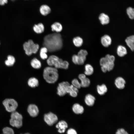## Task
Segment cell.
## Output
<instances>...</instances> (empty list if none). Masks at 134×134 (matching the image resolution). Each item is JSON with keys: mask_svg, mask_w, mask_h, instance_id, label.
Instances as JSON below:
<instances>
[{"mask_svg": "<svg viewBox=\"0 0 134 134\" xmlns=\"http://www.w3.org/2000/svg\"><path fill=\"white\" fill-rule=\"evenodd\" d=\"M63 44L61 35L58 33L48 34L44 38L43 45L51 52L60 50L62 48Z\"/></svg>", "mask_w": 134, "mask_h": 134, "instance_id": "obj_1", "label": "cell"}, {"mask_svg": "<svg viewBox=\"0 0 134 134\" xmlns=\"http://www.w3.org/2000/svg\"><path fill=\"white\" fill-rule=\"evenodd\" d=\"M43 76L44 80L48 83H54L58 80L59 74L57 69L52 67H48L44 69Z\"/></svg>", "mask_w": 134, "mask_h": 134, "instance_id": "obj_2", "label": "cell"}, {"mask_svg": "<svg viewBox=\"0 0 134 134\" xmlns=\"http://www.w3.org/2000/svg\"><path fill=\"white\" fill-rule=\"evenodd\" d=\"M47 62L50 66H54L57 69H67L68 68L69 65L67 61H63L57 56L54 55L50 56L47 59Z\"/></svg>", "mask_w": 134, "mask_h": 134, "instance_id": "obj_3", "label": "cell"}, {"mask_svg": "<svg viewBox=\"0 0 134 134\" xmlns=\"http://www.w3.org/2000/svg\"><path fill=\"white\" fill-rule=\"evenodd\" d=\"M23 47L25 53L28 56L32 54H35L38 51L39 46L37 44L34 43L31 39L25 42L23 45Z\"/></svg>", "mask_w": 134, "mask_h": 134, "instance_id": "obj_4", "label": "cell"}, {"mask_svg": "<svg viewBox=\"0 0 134 134\" xmlns=\"http://www.w3.org/2000/svg\"><path fill=\"white\" fill-rule=\"evenodd\" d=\"M22 115L17 111H15L12 112L9 123L12 126L17 128L21 127L23 124Z\"/></svg>", "mask_w": 134, "mask_h": 134, "instance_id": "obj_5", "label": "cell"}, {"mask_svg": "<svg viewBox=\"0 0 134 134\" xmlns=\"http://www.w3.org/2000/svg\"><path fill=\"white\" fill-rule=\"evenodd\" d=\"M3 104L6 110L9 112H12L15 111L18 106L17 101L11 99H5L3 102Z\"/></svg>", "mask_w": 134, "mask_h": 134, "instance_id": "obj_6", "label": "cell"}, {"mask_svg": "<svg viewBox=\"0 0 134 134\" xmlns=\"http://www.w3.org/2000/svg\"><path fill=\"white\" fill-rule=\"evenodd\" d=\"M44 119L45 122L50 126H52L56 123L58 120L57 116L51 112L44 115Z\"/></svg>", "mask_w": 134, "mask_h": 134, "instance_id": "obj_7", "label": "cell"}, {"mask_svg": "<svg viewBox=\"0 0 134 134\" xmlns=\"http://www.w3.org/2000/svg\"><path fill=\"white\" fill-rule=\"evenodd\" d=\"M69 83L67 81L59 83L57 88V94L60 96H63L67 94V91Z\"/></svg>", "mask_w": 134, "mask_h": 134, "instance_id": "obj_8", "label": "cell"}, {"mask_svg": "<svg viewBox=\"0 0 134 134\" xmlns=\"http://www.w3.org/2000/svg\"><path fill=\"white\" fill-rule=\"evenodd\" d=\"M88 54V53L86 50L84 49L80 50L77 55V65H83L86 59V56Z\"/></svg>", "mask_w": 134, "mask_h": 134, "instance_id": "obj_9", "label": "cell"}, {"mask_svg": "<svg viewBox=\"0 0 134 134\" xmlns=\"http://www.w3.org/2000/svg\"><path fill=\"white\" fill-rule=\"evenodd\" d=\"M27 111L30 115L32 117L37 116L39 113V110L37 106L34 104H31L28 106Z\"/></svg>", "mask_w": 134, "mask_h": 134, "instance_id": "obj_10", "label": "cell"}, {"mask_svg": "<svg viewBox=\"0 0 134 134\" xmlns=\"http://www.w3.org/2000/svg\"><path fill=\"white\" fill-rule=\"evenodd\" d=\"M78 78L81 81V87L86 88L89 86L90 84V79L86 77L85 74H81L78 75Z\"/></svg>", "mask_w": 134, "mask_h": 134, "instance_id": "obj_11", "label": "cell"}, {"mask_svg": "<svg viewBox=\"0 0 134 134\" xmlns=\"http://www.w3.org/2000/svg\"><path fill=\"white\" fill-rule=\"evenodd\" d=\"M68 127L67 122L63 120L59 121L56 126V127L58 129V132L61 133H64Z\"/></svg>", "mask_w": 134, "mask_h": 134, "instance_id": "obj_12", "label": "cell"}, {"mask_svg": "<svg viewBox=\"0 0 134 134\" xmlns=\"http://www.w3.org/2000/svg\"><path fill=\"white\" fill-rule=\"evenodd\" d=\"M39 11L42 15L46 16L50 13L51 9L50 7L48 5L43 4L40 6L39 8Z\"/></svg>", "mask_w": 134, "mask_h": 134, "instance_id": "obj_13", "label": "cell"}, {"mask_svg": "<svg viewBox=\"0 0 134 134\" xmlns=\"http://www.w3.org/2000/svg\"><path fill=\"white\" fill-rule=\"evenodd\" d=\"M126 83L125 79L121 77H117L115 81V84L116 86L120 89H123L125 88Z\"/></svg>", "mask_w": 134, "mask_h": 134, "instance_id": "obj_14", "label": "cell"}, {"mask_svg": "<svg viewBox=\"0 0 134 134\" xmlns=\"http://www.w3.org/2000/svg\"><path fill=\"white\" fill-rule=\"evenodd\" d=\"M101 42L102 45L105 47H108L111 44L112 39L108 35H105L101 38Z\"/></svg>", "mask_w": 134, "mask_h": 134, "instance_id": "obj_15", "label": "cell"}, {"mask_svg": "<svg viewBox=\"0 0 134 134\" xmlns=\"http://www.w3.org/2000/svg\"><path fill=\"white\" fill-rule=\"evenodd\" d=\"M78 89L72 84L70 85L67 88V93L69 94L72 97H75L77 95L78 92Z\"/></svg>", "mask_w": 134, "mask_h": 134, "instance_id": "obj_16", "label": "cell"}, {"mask_svg": "<svg viewBox=\"0 0 134 134\" xmlns=\"http://www.w3.org/2000/svg\"><path fill=\"white\" fill-rule=\"evenodd\" d=\"M95 100V97L93 96L91 94H88L85 97V101L87 105L91 106L94 104Z\"/></svg>", "mask_w": 134, "mask_h": 134, "instance_id": "obj_17", "label": "cell"}, {"mask_svg": "<svg viewBox=\"0 0 134 134\" xmlns=\"http://www.w3.org/2000/svg\"><path fill=\"white\" fill-rule=\"evenodd\" d=\"M99 19L102 25L107 24L109 22L110 19L109 16L104 13H102L100 15Z\"/></svg>", "mask_w": 134, "mask_h": 134, "instance_id": "obj_18", "label": "cell"}, {"mask_svg": "<svg viewBox=\"0 0 134 134\" xmlns=\"http://www.w3.org/2000/svg\"><path fill=\"white\" fill-rule=\"evenodd\" d=\"M72 109L74 113L78 114H82L84 111L83 107L78 103H75L73 105Z\"/></svg>", "mask_w": 134, "mask_h": 134, "instance_id": "obj_19", "label": "cell"}, {"mask_svg": "<svg viewBox=\"0 0 134 134\" xmlns=\"http://www.w3.org/2000/svg\"><path fill=\"white\" fill-rule=\"evenodd\" d=\"M125 41L127 46L132 51L134 50V36L132 35L127 37Z\"/></svg>", "mask_w": 134, "mask_h": 134, "instance_id": "obj_20", "label": "cell"}, {"mask_svg": "<svg viewBox=\"0 0 134 134\" xmlns=\"http://www.w3.org/2000/svg\"><path fill=\"white\" fill-rule=\"evenodd\" d=\"M51 28L52 31L56 32L57 33L61 32L63 29L62 25L58 22H56L53 23L51 26Z\"/></svg>", "mask_w": 134, "mask_h": 134, "instance_id": "obj_21", "label": "cell"}, {"mask_svg": "<svg viewBox=\"0 0 134 134\" xmlns=\"http://www.w3.org/2000/svg\"><path fill=\"white\" fill-rule=\"evenodd\" d=\"M34 31L37 34H41L43 33L44 30V27L43 24L39 23L35 25L33 27Z\"/></svg>", "mask_w": 134, "mask_h": 134, "instance_id": "obj_22", "label": "cell"}, {"mask_svg": "<svg viewBox=\"0 0 134 134\" xmlns=\"http://www.w3.org/2000/svg\"><path fill=\"white\" fill-rule=\"evenodd\" d=\"M117 53L119 57H123L127 54V49L124 46L119 45L117 48Z\"/></svg>", "mask_w": 134, "mask_h": 134, "instance_id": "obj_23", "label": "cell"}, {"mask_svg": "<svg viewBox=\"0 0 134 134\" xmlns=\"http://www.w3.org/2000/svg\"><path fill=\"white\" fill-rule=\"evenodd\" d=\"M98 93L100 95H104L107 91V89L106 85L103 84L101 85H98L97 86Z\"/></svg>", "mask_w": 134, "mask_h": 134, "instance_id": "obj_24", "label": "cell"}, {"mask_svg": "<svg viewBox=\"0 0 134 134\" xmlns=\"http://www.w3.org/2000/svg\"><path fill=\"white\" fill-rule=\"evenodd\" d=\"M28 83L29 86L32 88H35L39 85V81L38 79L35 77L30 78L28 80Z\"/></svg>", "mask_w": 134, "mask_h": 134, "instance_id": "obj_25", "label": "cell"}, {"mask_svg": "<svg viewBox=\"0 0 134 134\" xmlns=\"http://www.w3.org/2000/svg\"><path fill=\"white\" fill-rule=\"evenodd\" d=\"M31 64L33 67L36 69H39L41 67L40 62L36 58H34L31 60Z\"/></svg>", "mask_w": 134, "mask_h": 134, "instance_id": "obj_26", "label": "cell"}, {"mask_svg": "<svg viewBox=\"0 0 134 134\" xmlns=\"http://www.w3.org/2000/svg\"><path fill=\"white\" fill-rule=\"evenodd\" d=\"M85 70L84 74L87 75H90L93 73L94 68L90 64H86L85 67Z\"/></svg>", "mask_w": 134, "mask_h": 134, "instance_id": "obj_27", "label": "cell"}, {"mask_svg": "<svg viewBox=\"0 0 134 134\" xmlns=\"http://www.w3.org/2000/svg\"><path fill=\"white\" fill-rule=\"evenodd\" d=\"M15 60L14 57L11 55H9L7 57V59L5 62V65L8 66H11L15 63Z\"/></svg>", "mask_w": 134, "mask_h": 134, "instance_id": "obj_28", "label": "cell"}, {"mask_svg": "<svg viewBox=\"0 0 134 134\" xmlns=\"http://www.w3.org/2000/svg\"><path fill=\"white\" fill-rule=\"evenodd\" d=\"M73 42L74 45L76 46L79 47L81 46L82 45L83 40L81 37L78 36L73 38Z\"/></svg>", "mask_w": 134, "mask_h": 134, "instance_id": "obj_29", "label": "cell"}, {"mask_svg": "<svg viewBox=\"0 0 134 134\" xmlns=\"http://www.w3.org/2000/svg\"><path fill=\"white\" fill-rule=\"evenodd\" d=\"M48 51L47 48L45 46L41 48L40 51V56L42 59L45 60L47 58L48 56L46 53Z\"/></svg>", "mask_w": 134, "mask_h": 134, "instance_id": "obj_30", "label": "cell"}, {"mask_svg": "<svg viewBox=\"0 0 134 134\" xmlns=\"http://www.w3.org/2000/svg\"><path fill=\"white\" fill-rule=\"evenodd\" d=\"M127 14L129 18L131 19H133L134 18V9L131 7H129L126 10Z\"/></svg>", "mask_w": 134, "mask_h": 134, "instance_id": "obj_31", "label": "cell"}, {"mask_svg": "<svg viewBox=\"0 0 134 134\" xmlns=\"http://www.w3.org/2000/svg\"><path fill=\"white\" fill-rule=\"evenodd\" d=\"M3 134H14V132L13 129L9 127H5L2 129Z\"/></svg>", "mask_w": 134, "mask_h": 134, "instance_id": "obj_32", "label": "cell"}, {"mask_svg": "<svg viewBox=\"0 0 134 134\" xmlns=\"http://www.w3.org/2000/svg\"><path fill=\"white\" fill-rule=\"evenodd\" d=\"M71 83L74 86L78 89H80L81 87L80 83L76 79H73Z\"/></svg>", "mask_w": 134, "mask_h": 134, "instance_id": "obj_33", "label": "cell"}, {"mask_svg": "<svg viewBox=\"0 0 134 134\" xmlns=\"http://www.w3.org/2000/svg\"><path fill=\"white\" fill-rule=\"evenodd\" d=\"M105 57L107 59L108 62H114L115 58L114 56L108 54L105 56Z\"/></svg>", "mask_w": 134, "mask_h": 134, "instance_id": "obj_34", "label": "cell"}, {"mask_svg": "<svg viewBox=\"0 0 134 134\" xmlns=\"http://www.w3.org/2000/svg\"><path fill=\"white\" fill-rule=\"evenodd\" d=\"M106 65L107 71H110L113 69L114 66V64L113 62H108Z\"/></svg>", "mask_w": 134, "mask_h": 134, "instance_id": "obj_35", "label": "cell"}, {"mask_svg": "<svg viewBox=\"0 0 134 134\" xmlns=\"http://www.w3.org/2000/svg\"><path fill=\"white\" fill-rule=\"evenodd\" d=\"M107 62V60L105 57L102 58L100 59V64L101 66L106 65Z\"/></svg>", "mask_w": 134, "mask_h": 134, "instance_id": "obj_36", "label": "cell"}, {"mask_svg": "<svg viewBox=\"0 0 134 134\" xmlns=\"http://www.w3.org/2000/svg\"><path fill=\"white\" fill-rule=\"evenodd\" d=\"M116 134H129L123 128L120 129H118Z\"/></svg>", "mask_w": 134, "mask_h": 134, "instance_id": "obj_37", "label": "cell"}, {"mask_svg": "<svg viewBox=\"0 0 134 134\" xmlns=\"http://www.w3.org/2000/svg\"><path fill=\"white\" fill-rule=\"evenodd\" d=\"M67 134H77L76 131L74 129L70 128L67 131Z\"/></svg>", "mask_w": 134, "mask_h": 134, "instance_id": "obj_38", "label": "cell"}, {"mask_svg": "<svg viewBox=\"0 0 134 134\" xmlns=\"http://www.w3.org/2000/svg\"><path fill=\"white\" fill-rule=\"evenodd\" d=\"M101 69L102 71L104 73H105L107 71L106 65L101 66Z\"/></svg>", "mask_w": 134, "mask_h": 134, "instance_id": "obj_39", "label": "cell"}, {"mask_svg": "<svg viewBox=\"0 0 134 134\" xmlns=\"http://www.w3.org/2000/svg\"><path fill=\"white\" fill-rule=\"evenodd\" d=\"M5 3L2 0H0V5H4Z\"/></svg>", "mask_w": 134, "mask_h": 134, "instance_id": "obj_40", "label": "cell"}, {"mask_svg": "<svg viewBox=\"0 0 134 134\" xmlns=\"http://www.w3.org/2000/svg\"><path fill=\"white\" fill-rule=\"evenodd\" d=\"M5 3H7L8 2V0H2Z\"/></svg>", "mask_w": 134, "mask_h": 134, "instance_id": "obj_41", "label": "cell"}, {"mask_svg": "<svg viewBox=\"0 0 134 134\" xmlns=\"http://www.w3.org/2000/svg\"><path fill=\"white\" fill-rule=\"evenodd\" d=\"M24 134H30L28 133H26Z\"/></svg>", "mask_w": 134, "mask_h": 134, "instance_id": "obj_42", "label": "cell"}, {"mask_svg": "<svg viewBox=\"0 0 134 134\" xmlns=\"http://www.w3.org/2000/svg\"><path fill=\"white\" fill-rule=\"evenodd\" d=\"M11 0L12 1H14V0Z\"/></svg>", "mask_w": 134, "mask_h": 134, "instance_id": "obj_43", "label": "cell"}, {"mask_svg": "<svg viewBox=\"0 0 134 134\" xmlns=\"http://www.w3.org/2000/svg\"></svg>", "mask_w": 134, "mask_h": 134, "instance_id": "obj_44", "label": "cell"}, {"mask_svg": "<svg viewBox=\"0 0 134 134\" xmlns=\"http://www.w3.org/2000/svg\"></svg>", "mask_w": 134, "mask_h": 134, "instance_id": "obj_45", "label": "cell"}]
</instances>
